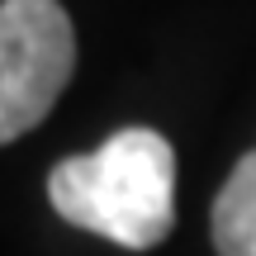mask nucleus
I'll return each instance as SVG.
<instances>
[{"label": "nucleus", "mask_w": 256, "mask_h": 256, "mask_svg": "<svg viewBox=\"0 0 256 256\" xmlns=\"http://www.w3.org/2000/svg\"><path fill=\"white\" fill-rule=\"evenodd\" d=\"M209 228L218 256H256V152H247L223 180Z\"/></svg>", "instance_id": "7ed1b4c3"}, {"label": "nucleus", "mask_w": 256, "mask_h": 256, "mask_svg": "<svg viewBox=\"0 0 256 256\" xmlns=\"http://www.w3.org/2000/svg\"><path fill=\"white\" fill-rule=\"evenodd\" d=\"M72 72V14L57 0H0V147L48 119Z\"/></svg>", "instance_id": "f03ea898"}, {"label": "nucleus", "mask_w": 256, "mask_h": 256, "mask_svg": "<svg viewBox=\"0 0 256 256\" xmlns=\"http://www.w3.org/2000/svg\"><path fill=\"white\" fill-rule=\"evenodd\" d=\"M57 218L128 252H147L176 223V152L156 128H119L95 152L48 176Z\"/></svg>", "instance_id": "f257e3e1"}]
</instances>
